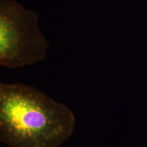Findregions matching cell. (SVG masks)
<instances>
[{
	"mask_svg": "<svg viewBox=\"0 0 147 147\" xmlns=\"http://www.w3.org/2000/svg\"><path fill=\"white\" fill-rule=\"evenodd\" d=\"M71 110L36 88L0 84V140L10 147H59L75 127Z\"/></svg>",
	"mask_w": 147,
	"mask_h": 147,
	"instance_id": "1",
	"label": "cell"
},
{
	"mask_svg": "<svg viewBox=\"0 0 147 147\" xmlns=\"http://www.w3.org/2000/svg\"><path fill=\"white\" fill-rule=\"evenodd\" d=\"M36 12L14 0H0V64L10 68L32 65L47 57L49 42Z\"/></svg>",
	"mask_w": 147,
	"mask_h": 147,
	"instance_id": "2",
	"label": "cell"
}]
</instances>
